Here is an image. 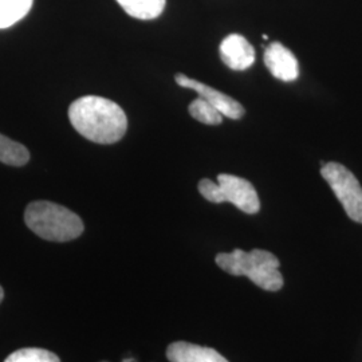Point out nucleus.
<instances>
[{"mask_svg": "<svg viewBox=\"0 0 362 362\" xmlns=\"http://www.w3.org/2000/svg\"><path fill=\"white\" fill-rule=\"evenodd\" d=\"M34 0H0V30L8 28L30 13Z\"/></svg>", "mask_w": 362, "mask_h": 362, "instance_id": "nucleus-11", "label": "nucleus"}, {"mask_svg": "<svg viewBox=\"0 0 362 362\" xmlns=\"http://www.w3.org/2000/svg\"><path fill=\"white\" fill-rule=\"evenodd\" d=\"M30 161V152L25 145L0 134V163L11 167H23Z\"/></svg>", "mask_w": 362, "mask_h": 362, "instance_id": "nucleus-12", "label": "nucleus"}, {"mask_svg": "<svg viewBox=\"0 0 362 362\" xmlns=\"http://www.w3.org/2000/svg\"><path fill=\"white\" fill-rule=\"evenodd\" d=\"M101 362H107V361H101Z\"/></svg>", "mask_w": 362, "mask_h": 362, "instance_id": "nucleus-16", "label": "nucleus"}, {"mask_svg": "<svg viewBox=\"0 0 362 362\" xmlns=\"http://www.w3.org/2000/svg\"><path fill=\"white\" fill-rule=\"evenodd\" d=\"M264 65L272 76L284 82H291L299 77L297 58L279 42H272L264 50Z\"/></svg>", "mask_w": 362, "mask_h": 362, "instance_id": "nucleus-7", "label": "nucleus"}, {"mask_svg": "<svg viewBox=\"0 0 362 362\" xmlns=\"http://www.w3.org/2000/svg\"><path fill=\"white\" fill-rule=\"evenodd\" d=\"M4 362H61V360L49 350L25 348L11 353Z\"/></svg>", "mask_w": 362, "mask_h": 362, "instance_id": "nucleus-14", "label": "nucleus"}, {"mask_svg": "<svg viewBox=\"0 0 362 362\" xmlns=\"http://www.w3.org/2000/svg\"><path fill=\"white\" fill-rule=\"evenodd\" d=\"M69 119L81 136L97 144L117 143L128 129V118L122 107L98 95L76 100L69 107Z\"/></svg>", "mask_w": 362, "mask_h": 362, "instance_id": "nucleus-1", "label": "nucleus"}, {"mask_svg": "<svg viewBox=\"0 0 362 362\" xmlns=\"http://www.w3.org/2000/svg\"><path fill=\"white\" fill-rule=\"evenodd\" d=\"M25 221L33 233L49 242H70L85 230L77 214L46 200L30 203L25 211Z\"/></svg>", "mask_w": 362, "mask_h": 362, "instance_id": "nucleus-3", "label": "nucleus"}, {"mask_svg": "<svg viewBox=\"0 0 362 362\" xmlns=\"http://www.w3.org/2000/svg\"><path fill=\"white\" fill-rule=\"evenodd\" d=\"M132 18L151 21L158 18L165 8L167 0H116Z\"/></svg>", "mask_w": 362, "mask_h": 362, "instance_id": "nucleus-10", "label": "nucleus"}, {"mask_svg": "<svg viewBox=\"0 0 362 362\" xmlns=\"http://www.w3.org/2000/svg\"><path fill=\"white\" fill-rule=\"evenodd\" d=\"M220 57L224 65L242 71L254 65L257 55L252 45L243 35L231 34L220 43Z\"/></svg>", "mask_w": 362, "mask_h": 362, "instance_id": "nucleus-8", "label": "nucleus"}, {"mask_svg": "<svg viewBox=\"0 0 362 362\" xmlns=\"http://www.w3.org/2000/svg\"><path fill=\"white\" fill-rule=\"evenodd\" d=\"M199 192L211 203H231L248 215L258 214L260 209V202L255 187L246 179L228 173H220L218 184L209 179L200 180Z\"/></svg>", "mask_w": 362, "mask_h": 362, "instance_id": "nucleus-4", "label": "nucleus"}, {"mask_svg": "<svg viewBox=\"0 0 362 362\" xmlns=\"http://www.w3.org/2000/svg\"><path fill=\"white\" fill-rule=\"evenodd\" d=\"M175 79H176V83L181 88L196 91L200 98L206 100L212 106H215L223 116L228 117L231 119H239L245 116L246 113L245 107L230 95L216 90L206 83H202L200 81L187 77L184 74H176Z\"/></svg>", "mask_w": 362, "mask_h": 362, "instance_id": "nucleus-6", "label": "nucleus"}, {"mask_svg": "<svg viewBox=\"0 0 362 362\" xmlns=\"http://www.w3.org/2000/svg\"><path fill=\"white\" fill-rule=\"evenodd\" d=\"M3 298H4V291H3V287L0 286V303H1V300H3Z\"/></svg>", "mask_w": 362, "mask_h": 362, "instance_id": "nucleus-15", "label": "nucleus"}, {"mask_svg": "<svg viewBox=\"0 0 362 362\" xmlns=\"http://www.w3.org/2000/svg\"><path fill=\"white\" fill-rule=\"evenodd\" d=\"M223 272L233 276H247L252 284L266 291H279L284 287V275L279 272V259L266 250H233L221 252L215 258Z\"/></svg>", "mask_w": 362, "mask_h": 362, "instance_id": "nucleus-2", "label": "nucleus"}, {"mask_svg": "<svg viewBox=\"0 0 362 362\" xmlns=\"http://www.w3.org/2000/svg\"><path fill=\"white\" fill-rule=\"evenodd\" d=\"M321 175L330 185L346 215L362 224V187L357 177L339 163H325Z\"/></svg>", "mask_w": 362, "mask_h": 362, "instance_id": "nucleus-5", "label": "nucleus"}, {"mask_svg": "<svg viewBox=\"0 0 362 362\" xmlns=\"http://www.w3.org/2000/svg\"><path fill=\"white\" fill-rule=\"evenodd\" d=\"M167 358L170 362H228L219 351L212 348L177 341L167 349Z\"/></svg>", "mask_w": 362, "mask_h": 362, "instance_id": "nucleus-9", "label": "nucleus"}, {"mask_svg": "<svg viewBox=\"0 0 362 362\" xmlns=\"http://www.w3.org/2000/svg\"><path fill=\"white\" fill-rule=\"evenodd\" d=\"M188 110H189V115L202 124L219 125L223 122V115L219 110L200 97L191 103Z\"/></svg>", "mask_w": 362, "mask_h": 362, "instance_id": "nucleus-13", "label": "nucleus"}]
</instances>
